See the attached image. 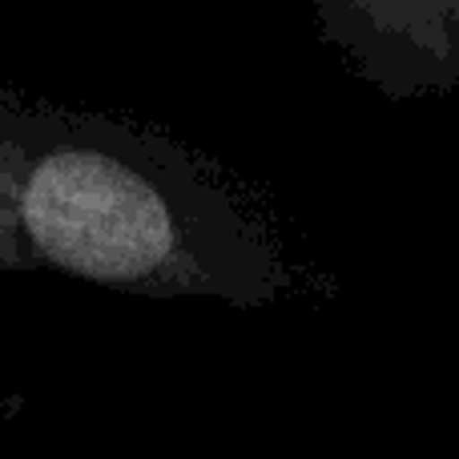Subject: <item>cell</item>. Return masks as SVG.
I'll return each instance as SVG.
<instances>
[{
	"label": "cell",
	"mask_w": 459,
	"mask_h": 459,
	"mask_svg": "<svg viewBox=\"0 0 459 459\" xmlns=\"http://www.w3.org/2000/svg\"><path fill=\"white\" fill-rule=\"evenodd\" d=\"M13 218L29 270L137 299L266 307L290 278L274 230L222 161L109 113L24 105Z\"/></svg>",
	"instance_id": "1"
},
{
	"label": "cell",
	"mask_w": 459,
	"mask_h": 459,
	"mask_svg": "<svg viewBox=\"0 0 459 459\" xmlns=\"http://www.w3.org/2000/svg\"><path fill=\"white\" fill-rule=\"evenodd\" d=\"M318 37L387 101L459 89V0H310Z\"/></svg>",
	"instance_id": "2"
},
{
	"label": "cell",
	"mask_w": 459,
	"mask_h": 459,
	"mask_svg": "<svg viewBox=\"0 0 459 459\" xmlns=\"http://www.w3.org/2000/svg\"><path fill=\"white\" fill-rule=\"evenodd\" d=\"M24 97L0 93V274H21L29 270L16 238V218H13V142H16V126L24 113Z\"/></svg>",
	"instance_id": "3"
}]
</instances>
